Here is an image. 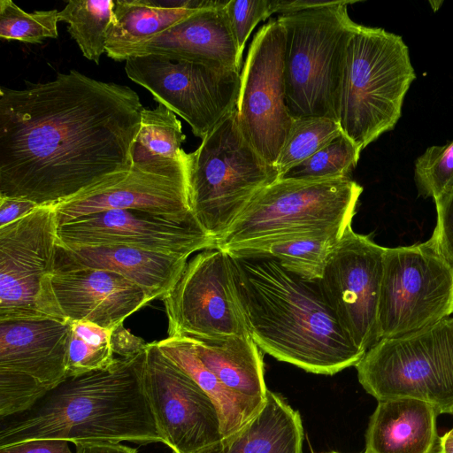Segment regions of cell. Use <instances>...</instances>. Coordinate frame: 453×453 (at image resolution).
Wrapping results in <instances>:
<instances>
[{
  "mask_svg": "<svg viewBox=\"0 0 453 453\" xmlns=\"http://www.w3.org/2000/svg\"><path fill=\"white\" fill-rule=\"evenodd\" d=\"M144 109L131 88L76 70L0 88V196L56 205L126 176Z\"/></svg>",
  "mask_w": 453,
  "mask_h": 453,
  "instance_id": "cell-1",
  "label": "cell"
},
{
  "mask_svg": "<svg viewBox=\"0 0 453 453\" xmlns=\"http://www.w3.org/2000/svg\"><path fill=\"white\" fill-rule=\"evenodd\" d=\"M229 257L249 334L260 349L317 374L333 375L360 361L365 352L345 334L318 280L273 259Z\"/></svg>",
  "mask_w": 453,
  "mask_h": 453,
  "instance_id": "cell-2",
  "label": "cell"
},
{
  "mask_svg": "<svg viewBox=\"0 0 453 453\" xmlns=\"http://www.w3.org/2000/svg\"><path fill=\"white\" fill-rule=\"evenodd\" d=\"M146 348L108 368L68 377L0 423V447L38 438L77 444L164 443L144 387Z\"/></svg>",
  "mask_w": 453,
  "mask_h": 453,
  "instance_id": "cell-3",
  "label": "cell"
},
{
  "mask_svg": "<svg viewBox=\"0 0 453 453\" xmlns=\"http://www.w3.org/2000/svg\"><path fill=\"white\" fill-rule=\"evenodd\" d=\"M416 79L403 38L381 27L355 23L345 50L338 122L362 150L392 130Z\"/></svg>",
  "mask_w": 453,
  "mask_h": 453,
  "instance_id": "cell-4",
  "label": "cell"
},
{
  "mask_svg": "<svg viewBox=\"0 0 453 453\" xmlns=\"http://www.w3.org/2000/svg\"><path fill=\"white\" fill-rule=\"evenodd\" d=\"M329 4L278 15L285 31L286 104L294 119L326 117L338 121L345 50L354 22L347 5Z\"/></svg>",
  "mask_w": 453,
  "mask_h": 453,
  "instance_id": "cell-5",
  "label": "cell"
},
{
  "mask_svg": "<svg viewBox=\"0 0 453 453\" xmlns=\"http://www.w3.org/2000/svg\"><path fill=\"white\" fill-rule=\"evenodd\" d=\"M191 211L203 230L219 241L253 198L279 179V173L242 135L236 108L188 153Z\"/></svg>",
  "mask_w": 453,
  "mask_h": 453,
  "instance_id": "cell-6",
  "label": "cell"
},
{
  "mask_svg": "<svg viewBox=\"0 0 453 453\" xmlns=\"http://www.w3.org/2000/svg\"><path fill=\"white\" fill-rule=\"evenodd\" d=\"M364 389L380 401L415 399L453 415V318L380 339L355 365Z\"/></svg>",
  "mask_w": 453,
  "mask_h": 453,
  "instance_id": "cell-7",
  "label": "cell"
},
{
  "mask_svg": "<svg viewBox=\"0 0 453 453\" xmlns=\"http://www.w3.org/2000/svg\"><path fill=\"white\" fill-rule=\"evenodd\" d=\"M363 188L350 177L319 180L278 179L264 188L217 241V249L309 228H346Z\"/></svg>",
  "mask_w": 453,
  "mask_h": 453,
  "instance_id": "cell-8",
  "label": "cell"
},
{
  "mask_svg": "<svg viewBox=\"0 0 453 453\" xmlns=\"http://www.w3.org/2000/svg\"><path fill=\"white\" fill-rule=\"evenodd\" d=\"M453 314V266L430 241L385 248L379 338L402 336Z\"/></svg>",
  "mask_w": 453,
  "mask_h": 453,
  "instance_id": "cell-9",
  "label": "cell"
},
{
  "mask_svg": "<svg viewBox=\"0 0 453 453\" xmlns=\"http://www.w3.org/2000/svg\"><path fill=\"white\" fill-rule=\"evenodd\" d=\"M58 228L53 205L0 227V320L64 319L51 288Z\"/></svg>",
  "mask_w": 453,
  "mask_h": 453,
  "instance_id": "cell-10",
  "label": "cell"
},
{
  "mask_svg": "<svg viewBox=\"0 0 453 453\" xmlns=\"http://www.w3.org/2000/svg\"><path fill=\"white\" fill-rule=\"evenodd\" d=\"M125 71L202 140L236 108L241 72L154 54L128 58Z\"/></svg>",
  "mask_w": 453,
  "mask_h": 453,
  "instance_id": "cell-11",
  "label": "cell"
},
{
  "mask_svg": "<svg viewBox=\"0 0 453 453\" xmlns=\"http://www.w3.org/2000/svg\"><path fill=\"white\" fill-rule=\"evenodd\" d=\"M71 321L53 317L0 320V405L24 412L66 379Z\"/></svg>",
  "mask_w": 453,
  "mask_h": 453,
  "instance_id": "cell-12",
  "label": "cell"
},
{
  "mask_svg": "<svg viewBox=\"0 0 453 453\" xmlns=\"http://www.w3.org/2000/svg\"><path fill=\"white\" fill-rule=\"evenodd\" d=\"M163 301L168 337L215 341L250 336L225 250H204L188 261Z\"/></svg>",
  "mask_w": 453,
  "mask_h": 453,
  "instance_id": "cell-13",
  "label": "cell"
},
{
  "mask_svg": "<svg viewBox=\"0 0 453 453\" xmlns=\"http://www.w3.org/2000/svg\"><path fill=\"white\" fill-rule=\"evenodd\" d=\"M285 43L284 28L276 18L257 32L241 72L236 104L242 135L274 167L294 121L286 104Z\"/></svg>",
  "mask_w": 453,
  "mask_h": 453,
  "instance_id": "cell-14",
  "label": "cell"
},
{
  "mask_svg": "<svg viewBox=\"0 0 453 453\" xmlns=\"http://www.w3.org/2000/svg\"><path fill=\"white\" fill-rule=\"evenodd\" d=\"M385 247L349 225L331 251L319 285L351 342L365 352L380 341L378 310Z\"/></svg>",
  "mask_w": 453,
  "mask_h": 453,
  "instance_id": "cell-15",
  "label": "cell"
},
{
  "mask_svg": "<svg viewBox=\"0 0 453 453\" xmlns=\"http://www.w3.org/2000/svg\"><path fill=\"white\" fill-rule=\"evenodd\" d=\"M144 387L164 444L173 453H196L223 438L211 398L156 342L146 346Z\"/></svg>",
  "mask_w": 453,
  "mask_h": 453,
  "instance_id": "cell-16",
  "label": "cell"
},
{
  "mask_svg": "<svg viewBox=\"0 0 453 453\" xmlns=\"http://www.w3.org/2000/svg\"><path fill=\"white\" fill-rule=\"evenodd\" d=\"M65 247L125 246L189 257L217 249L195 217L173 218L137 210H108L58 226Z\"/></svg>",
  "mask_w": 453,
  "mask_h": 453,
  "instance_id": "cell-17",
  "label": "cell"
},
{
  "mask_svg": "<svg viewBox=\"0 0 453 453\" xmlns=\"http://www.w3.org/2000/svg\"><path fill=\"white\" fill-rule=\"evenodd\" d=\"M188 153L165 167L132 165L124 177L88 188L54 205L58 225L108 210H137L173 218L194 217L188 194Z\"/></svg>",
  "mask_w": 453,
  "mask_h": 453,
  "instance_id": "cell-18",
  "label": "cell"
},
{
  "mask_svg": "<svg viewBox=\"0 0 453 453\" xmlns=\"http://www.w3.org/2000/svg\"><path fill=\"white\" fill-rule=\"evenodd\" d=\"M52 293L62 317L113 330L154 300L143 288L107 270L57 265Z\"/></svg>",
  "mask_w": 453,
  "mask_h": 453,
  "instance_id": "cell-19",
  "label": "cell"
},
{
  "mask_svg": "<svg viewBox=\"0 0 453 453\" xmlns=\"http://www.w3.org/2000/svg\"><path fill=\"white\" fill-rule=\"evenodd\" d=\"M224 7L200 10L167 30L133 47L127 60L136 56L159 55L241 72L242 57ZM126 60V61H127Z\"/></svg>",
  "mask_w": 453,
  "mask_h": 453,
  "instance_id": "cell-20",
  "label": "cell"
},
{
  "mask_svg": "<svg viewBox=\"0 0 453 453\" xmlns=\"http://www.w3.org/2000/svg\"><path fill=\"white\" fill-rule=\"evenodd\" d=\"M188 257L125 246L65 247L58 242L57 265L116 273L148 292L164 298L180 277Z\"/></svg>",
  "mask_w": 453,
  "mask_h": 453,
  "instance_id": "cell-21",
  "label": "cell"
},
{
  "mask_svg": "<svg viewBox=\"0 0 453 453\" xmlns=\"http://www.w3.org/2000/svg\"><path fill=\"white\" fill-rule=\"evenodd\" d=\"M439 414L415 399L380 401L370 418L365 453H435Z\"/></svg>",
  "mask_w": 453,
  "mask_h": 453,
  "instance_id": "cell-22",
  "label": "cell"
},
{
  "mask_svg": "<svg viewBox=\"0 0 453 453\" xmlns=\"http://www.w3.org/2000/svg\"><path fill=\"white\" fill-rule=\"evenodd\" d=\"M225 0H116L108 30L107 56L126 61L129 50L195 12L223 7Z\"/></svg>",
  "mask_w": 453,
  "mask_h": 453,
  "instance_id": "cell-23",
  "label": "cell"
},
{
  "mask_svg": "<svg viewBox=\"0 0 453 453\" xmlns=\"http://www.w3.org/2000/svg\"><path fill=\"white\" fill-rule=\"evenodd\" d=\"M345 229L309 228L282 232L242 242L224 250L238 257L273 259L303 279L318 280Z\"/></svg>",
  "mask_w": 453,
  "mask_h": 453,
  "instance_id": "cell-24",
  "label": "cell"
},
{
  "mask_svg": "<svg viewBox=\"0 0 453 453\" xmlns=\"http://www.w3.org/2000/svg\"><path fill=\"white\" fill-rule=\"evenodd\" d=\"M299 413L267 391L261 410L234 433L196 453H302Z\"/></svg>",
  "mask_w": 453,
  "mask_h": 453,
  "instance_id": "cell-25",
  "label": "cell"
},
{
  "mask_svg": "<svg viewBox=\"0 0 453 453\" xmlns=\"http://www.w3.org/2000/svg\"><path fill=\"white\" fill-rule=\"evenodd\" d=\"M191 340L198 357L226 388L240 396L265 403L268 389L262 354L250 336Z\"/></svg>",
  "mask_w": 453,
  "mask_h": 453,
  "instance_id": "cell-26",
  "label": "cell"
},
{
  "mask_svg": "<svg viewBox=\"0 0 453 453\" xmlns=\"http://www.w3.org/2000/svg\"><path fill=\"white\" fill-rule=\"evenodd\" d=\"M156 342L160 351L211 398L219 413L223 437L241 428L263 407L264 404L240 396L226 388L198 357L191 339L167 337Z\"/></svg>",
  "mask_w": 453,
  "mask_h": 453,
  "instance_id": "cell-27",
  "label": "cell"
},
{
  "mask_svg": "<svg viewBox=\"0 0 453 453\" xmlns=\"http://www.w3.org/2000/svg\"><path fill=\"white\" fill-rule=\"evenodd\" d=\"M186 136L176 114L162 104L144 108L141 126L132 148V165L169 166L185 159L181 149Z\"/></svg>",
  "mask_w": 453,
  "mask_h": 453,
  "instance_id": "cell-28",
  "label": "cell"
},
{
  "mask_svg": "<svg viewBox=\"0 0 453 453\" xmlns=\"http://www.w3.org/2000/svg\"><path fill=\"white\" fill-rule=\"evenodd\" d=\"M112 0H70L58 13L82 55L99 64L106 50L107 35L113 18Z\"/></svg>",
  "mask_w": 453,
  "mask_h": 453,
  "instance_id": "cell-29",
  "label": "cell"
},
{
  "mask_svg": "<svg viewBox=\"0 0 453 453\" xmlns=\"http://www.w3.org/2000/svg\"><path fill=\"white\" fill-rule=\"evenodd\" d=\"M112 330L88 321H71L66 378L104 370L114 362Z\"/></svg>",
  "mask_w": 453,
  "mask_h": 453,
  "instance_id": "cell-30",
  "label": "cell"
},
{
  "mask_svg": "<svg viewBox=\"0 0 453 453\" xmlns=\"http://www.w3.org/2000/svg\"><path fill=\"white\" fill-rule=\"evenodd\" d=\"M341 133L339 122L329 118L294 119L275 164L279 178L324 148Z\"/></svg>",
  "mask_w": 453,
  "mask_h": 453,
  "instance_id": "cell-31",
  "label": "cell"
},
{
  "mask_svg": "<svg viewBox=\"0 0 453 453\" xmlns=\"http://www.w3.org/2000/svg\"><path fill=\"white\" fill-rule=\"evenodd\" d=\"M361 150L342 132L306 160L292 167L279 179L319 180L349 177Z\"/></svg>",
  "mask_w": 453,
  "mask_h": 453,
  "instance_id": "cell-32",
  "label": "cell"
},
{
  "mask_svg": "<svg viewBox=\"0 0 453 453\" xmlns=\"http://www.w3.org/2000/svg\"><path fill=\"white\" fill-rule=\"evenodd\" d=\"M58 10L27 12L11 0H0V37L38 44L57 38Z\"/></svg>",
  "mask_w": 453,
  "mask_h": 453,
  "instance_id": "cell-33",
  "label": "cell"
},
{
  "mask_svg": "<svg viewBox=\"0 0 453 453\" xmlns=\"http://www.w3.org/2000/svg\"><path fill=\"white\" fill-rule=\"evenodd\" d=\"M419 196L434 201L453 192V141L428 147L414 164Z\"/></svg>",
  "mask_w": 453,
  "mask_h": 453,
  "instance_id": "cell-34",
  "label": "cell"
},
{
  "mask_svg": "<svg viewBox=\"0 0 453 453\" xmlns=\"http://www.w3.org/2000/svg\"><path fill=\"white\" fill-rule=\"evenodd\" d=\"M224 11L240 56L256 26L273 13L272 0H229Z\"/></svg>",
  "mask_w": 453,
  "mask_h": 453,
  "instance_id": "cell-35",
  "label": "cell"
},
{
  "mask_svg": "<svg viewBox=\"0 0 453 453\" xmlns=\"http://www.w3.org/2000/svg\"><path fill=\"white\" fill-rule=\"evenodd\" d=\"M434 203L436 225L429 241L453 266V192Z\"/></svg>",
  "mask_w": 453,
  "mask_h": 453,
  "instance_id": "cell-36",
  "label": "cell"
},
{
  "mask_svg": "<svg viewBox=\"0 0 453 453\" xmlns=\"http://www.w3.org/2000/svg\"><path fill=\"white\" fill-rule=\"evenodd\" d=\"M0 453H73L69 441L55 438H38L0 447Z\"/></svg>",
  "mask_w": 453,
  "mask_h": 453,
  "instance_id": "cell-37",
  "label": "cell"
},
{
  "mask_svg": "<svg viewBox=\"0 0 453 453\" xmlns=\"http://www.w3.org/2000/svg\"><path fill=\"white\" fill-rule=\"evenodd\" d=\"M38 207L28 199L0 196V227L19 220Z\"/></svg>",
  "mask_w": 453,
  "mask_h": 453,
  "instance_id": "cell-38",
  "label": "cell"
},
{
  "mask_svg": "<svg viewBox=\"0 0 453 453\" xmlns=\"http://www.w3.org/2000/svg\"><path fill=\"white\" fill-rule=\"evenodd\" d=\"M148 343L133 335L123 325L112 330L111 347L114 354L121 357L136 355L145 349Z\"/></svg>",
  "mask_w": 453,
  "mask_h": 453,
  "instance_id": "cell-39",
  "label": "cell"
},
{
  "mask_svg": "<svg viewBox=\"0 0 453 453\" xmlns=\"http://www.w3.org/2000/svg\"><path fill=\"white\" fill-rule=\"evenodd\" d=\"M75 449V453H137L136 449L120 443L77 444Z\"/></svg>",
  "mask_w": 453,
  "mask_h": 453,
  "instance_id": "cell-40",
  "label": "cell"
},
{
  "mask_svg": "<svg viewBox=\"0 0 453 453\" xmlns=\"http://www.w3.org/2000/svg\"><path fill=\"white\" fill-rule=\"evenodd\" d=\"M438 453H453V436L445 433L440 437Z\"/></svg>",
  "mask_w": 453,
  "mask_h": 453,
  "instance_id": "cell-41",
  "label": "cell"
},
{
  "mask_svg": "<svg viewBox=\"0 0 453 453\" xmlns=\"http://www.w3.org/2000/svg\"><path fill=\"white\" fill-rule=\"evenodd\" d=\"M449 436H453V428L450 429L449 432L446 433Z\"/></svg>",
  "mask_w": 453,
  "mask_h": 453,
  "instance_id": "cell-42",
  "label": "cell"
},
{
  "mask_svg": "<svg viewBox=\"0 0 453 453\" xmlns=\"http://www.w3.org/2000/svg\"><path fill=\"white\" fill-rule=\"evenodd\" d=\"M331 453H337V452H331Z\"/></svg>",
  "mask_w": 453,
  "mask_h": 453,
  "instance_id": "cell-43",
  "label": "cell"
}]
</instances>
